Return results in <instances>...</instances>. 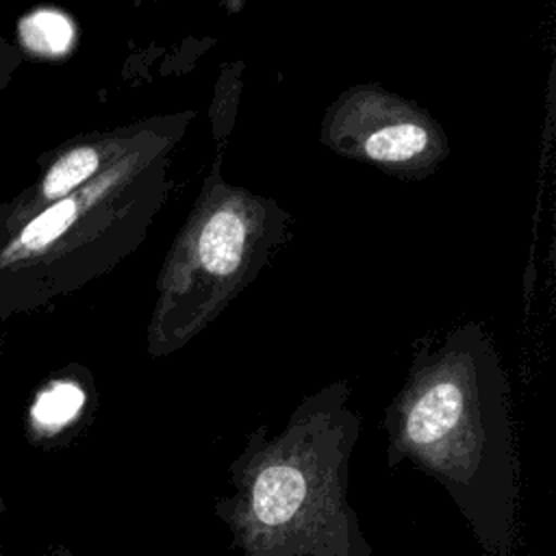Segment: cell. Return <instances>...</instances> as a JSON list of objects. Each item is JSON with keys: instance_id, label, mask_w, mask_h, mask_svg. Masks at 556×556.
<instances>
[{"instance_id": "obj_1", "label": "cell", "mask_w": 556, "mask_h": 556, "mask_svg": "<svg viewBox=\"0 0 556 556\" xmlns=\"http://www.w3.org/2000/svg\"><path fill=\"white\" fill-rule=\"evenodd\" d=\"M382 430L389 469L432 478L486 556H513L521 489L508 378L478 326L415 350Z\"/></svg>"}, {"instance_id": "obj_4", "label": "cell", "mask_w": 556, "mask_h": 556, "mask_svg": "<svg viewBox=\"0 0 556 556\" xmlns=\"http://www.w3.org/2000/svg\"><path fill=\"white\" fill-rule=\"evenodd\" d=\"M358 150L365 159L378 165H415L432 156V126L415 113H389L380 124H374L361 137Z\"/></svg>"}, {"instance_id": "obj_8", "label": "cell", "mask_w": 556, "mask_h": 556, "mask_svg": "<svg viewBox=\"0 0 556 556\" xmlns=\"http://www.w3.org/2000/svg\"><path fill=\"white\" fill-rule=\"evenodd\" d=\"M20 35L24 46H28L33 52L61 54L70 48L74 39V28L63 13L41 9L22 22Z\"/></svg>"}, {"instance_id": "obj_3", "label": "cell", "mask_w": 556, "mask_h": 556, "mask_svg": "<svg viewBox=\"0 0 556 556\" xmlns=\"http://www.w3.org/2000/svg\"><path fill=\"white\" fill-rule=\"evenodd\" d=\"M176 252L148 330L152 356L182 348L241 289L261 252L258 204L241 195L211 202Z\"/></svg>"}, {"instance_id": "obj_5", "label": "cell", "mask_w": 556, "mask_h": 556, "mask_svg": "<svg viewBox=\"0 0 556 556\" xmlns=\"http://www.w3.org/2000/svg\"><path fill=\"white\" fill-rule=\"evenodd\" d=\"M87 393L74 380L46 384L28 408V430L35 437H54L70 428L85 410Z\"/></svg>"}, {"instance_id": "obj_6", "label": "cell", "mask_w": 556, "mask_h": 556, "mask_svg": "<svg viewBox=\"0 0 556 556\" xmlns=\"http://www.w3.org/2000/svg\"><path fill=\"white\" fill-rule=\"evenodd\" d=\"M85 208L83 193H70L61 200H54L48 208L35 215L17 235V248L26 252L46 250L56 243L67 230L76 224L80 211Z\"/></svg>"}, {"instance_id": "obj_7", "label": "cell", "mask_w": 556, "mask_h": 556, "mask_svg": "<svg viewBox=\"0 0 556 556\" xmlns=\"http://www.w3.org/2000/svg\"><path fill=\"white\" fill-rule=\"evenodd\" d=\"M102 156L91 146H78L65 152L46 174L41 185V195L46 200H61L78 191L87 180H91L100 169Z\"/></svg>"}, {"instance_id": "obj_2", "label": "cell", "mask_w": 556, "mask_h": 556, "mask_svg": "<svg viewBox=\"0 0 556 556\" xmlns=\"http://www.w3.org/2000/svg\"><path fill=\"white\" fill-rule=\"evenodd\" d=\"M350 397L337 380L302 397L278 432L250 430L213 506L239 556H374L348 497L363 426Z\"/></svg>"}]
</instances>
